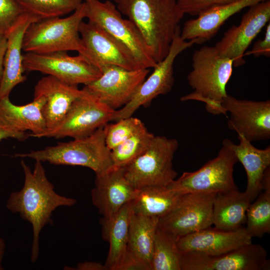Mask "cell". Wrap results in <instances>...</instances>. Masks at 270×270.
<instances>
[{
	"instance_id": "cell-1",
	"label": "cell",
	"mask_w": 270,
	"mask_h": 270,
	"mask_svg": "<svg viewBox=\"0 0 270 270\" xmlns=\"http://www.w3.org/2000/svg\"><path fill=\"white\" fill-rule=\"evenodd\" d=\"M20 165L24 174L23 186L10 194L6 206L32 225L30 260L34 264L40 255V234L45 226L52 224L53 212L59 207L72 206L76 200L56 192L42 162L36 161L32 170L24 160L20 161Z\"/></svg>"
},
{
	"instance_id": "cell-2",
	"label": "cell",
	"mask_w": 270,
	"mask_h": 270,
	"mask_svg": "<svg viewBox=\"0 0 270 270\" xmlns=\"http://www.w3.org/2000/svg\"><path fill=\"white\" fill-rule=\"evenodd\" d=\"M142 36L155 62L168 54L184 14L176 0H113Z\"/></svg>"
},
{
	"instance_id": "cell-3",
	"label": "cell",
	"mask_w": 270,
	"mask_h": 270,
	"mask_svg": "<svg viewBox=\"0 0 270 270\" xmlns=\"http://www.w3.org/2000/svg\"><path fill=\"white\" fill-rule=\"evenodd\" d=\"M233 66L232 60L220 55L214 46H205L195 50L192 70L187 76L193 92L182 96L180 100L202 102L206 104L208 112L228 117L222 102L228 95L226 86Z\"/></svg>"
},
{
	"instance_id": "cell-4",
	"label": "cell",
	"mask_w": 270,
	"mask_h": 270,
	"mask_svg": "<svg viewBox=\"0 0 270 270\" xmlns=\"http://www.w3.org/2000/svg\"><path fill=\"white\" fill-rule=\"evenodd\" d=\"M14 156L54 165L82 166L92 170L96 174L113 166L110 150L105 142L104 127L84 138L27 153L16 154Z\"/></svg>"
},
{
	"instance_id": "cell-5",
	"label": "cell",
	"mask_w": 270,
	"mask_h": 270,
	"mask_svg": "<svg viewBox=\"0 0 270 270\" xmlns=\"http://www.w3.org/2000/svg\"><path fill=\"white\" fill-rule=\"evenodd\" d=\"M86 18V7L82 2L66 18H42L32 22L25 32L22 50L36 54L76 51L82 54L84 48L79 27Z\"/></svg>"
},
{
	"instance_id": "cell-6",
	"label": "cell",
	"mask_w": 270,
	"mask_h": 270,
	"mask_svg": "<svg viewBox=\"0 0 270 270\" xmlns=\"http://www.w3.org/2000/svg\"><path fill=\"white\" fill-rule=\"evenodd\" d=\"M178 146L176 138L154 136L144 152L122 168L125 177L136 190L167 186L178 175L172 160Z\"/></svg>"
},
{
	"instance_id": "cell-7",
	"label": "cell",
	"mask_w": 270,
	"mask_h": 270,
	"mask_svg": "<svg viewBox=\"0 0 270 270\" xmlns=\"http://www.w3.org/2000/svg\"><path fill=\"white\" fill-rule=\"evenodd\" d=\"M232 142L228 138L224 140L216 158L194 172H184L166 187L180 194H218L238 189L233 172L238 160L232 147Z\"/></svg>"
},
{
	"instance_id": "cell-8",
	"label": "cell",
	"mask_w": 270,
	"mask_h": 270,
	"mask_svg": "<svg viewBox=\"0 0 270 270\" xmlns=\"http://www.w3.org/2000/svg\"><path fill=\"white\" fill-rule=\"evenodd\" d=\"M86 18L126 46L144 68H154L157 63L152 57L140 33L128 19L124 18L110 0H82Z\"/></svg>"
},
{
	"instance_id": "cell-9",
	"label": "cell",
	"mask_w": 270,
	"mask_h": 270,
	"mask_svg": "<svg viewBox=\"0 0 270 270\" xmlns=\"http://www.w3.org/2000/svg\"><path fill=\"white\" fill-rule=\"evenodd\" d=\"M180 34L179 27L168 54L157 63L152 74L142 83L130 100L122 108L115 110L112 120L116 122L132 116L141 106H148L155 98L165 95L172 90L174 82V62L180 53L194 44L192 40H184Z\"/></svg>"
},
{
	"instance_id": "cell-10",
	"label": "cell",
	"mask_w": 270,
	"mask_h": 270,
	"mask_svg": "<svg viewBox=\"0 0 270 270\" xmlns=\"http://www.w3.org/2000/svg\"><path fill=\"white\" fill-rule=\"evenodd\" d=\"M24 72L38 71L70 85H86L98 79L101 71L83 56H70L66 52L22 54Z\"/></svg>"
},
{
	"instance_id": "cell-11",
	"label": "cell",
	"mask_w": 270,
	"mask_h": 270,
	"mask_svg": "<svg viewBox=\"0 0 270 270\" xmlns=\"http://www.w3.org/2000/svg\"><path fill=\"white\" fill-rule=\"evenodd\" d=\"M82 94L72 104L61 123L40 137L74 139L88 136L112 121L115 110L84 89Z\"/></svg>"
},
{
	"instance_id": "cell-12",
	"label": "cell",
	"mask_w": 270,
	"mask_h": 270,
	"mask_svg": "<svg viewBox=\"0 0 270 270\" xmlns=\"http://www.w3.org/2000/svg\"><path fill=\"white\" fill-rule=\"evenodd\" d=\"M268 253L260 244L252 242L218 256L181 252L180 270H268Z\"/></svg>"
},
{
	"instance_id": "cell-13",
	"label": "cell",
	"mask_w": 270,
	"mask_h": 270,
	"mask_svg": "<svg viewBox=\"0 0 270 270\" xmlns=\"http://www.w3.org/2000/svg\"><path fill=\"white\" fill-rule=\"evenodd\" d=\"M79 32L84 48L81 55L99 70L106 64L129 70L144 68L126 46L98 25L82 21Z\"/></svg>"
},
{
	"instance_id": "cell-14",
	"label": "cell",
	"mask_w": 270,
	"mask_h": 270,
	"mask_svg": "<svg viewBox=\"0 0 270 270\" xmlns=\"http://www.w3.org/2000/svg\"><path fill=\"white\" fill-rule=\"evenodd\" d=\"M100 70V76L82 89L115 110L130 100L150 72L149 68L129 70L108 64Z\"/></svg>"
},
{
	"instance_id": "cell-15",
	"label": "cell",
	"mask_w": 270,
	"mask_h": 270,
	"mask_svg": "<svg viewBox=\"0 0 270 270\" xmlns=\"http://www.w3.org/2000/svg\"><path fill=\"white\" fill-rule=\"evenodd\" d=\"M216 194H182L176 205L159 218L158 227L179 238L211 226Z\"/></svg>"
},
{
	"instance_id": "cell-16",
	"label": "cell",
	"mask_w": 270,
	"mask_h": 270,
	"mask_svg": "<svg viewBox=\"0 0 270 270\" xmlns=\"http://www.w3.org/2000/svg\"><path fill=\"white\" fill-rule=\"evenodd\" d=\"M270 20V0L254 4L248 7L240 24L226 32L214 47L220 55L232 60L234 66H242L247 48Z\"/></svg>"
},
{
	"instance_id": "cell-17",
	"label": "cell",
	"mask_w": 270,
	"mask_h": 270,
	"mask_svg": "<svg viewBox=\"0 0 270 270\" xmlns=\"http://www.w3.org/2000/svg\"><path fill=\"white\" fill-rule=\"evenodd\" d=\"M222 105L230 114L228 128L250 142L270 138V100H238L228 94Z\"/></svg>"
},
{
	"instance_id": "cell-18",
	"label": "cell",
	"mask_w": 270,
	"mask_h": 270,
	"mask_svg": "<svg viewBox=\"0 0 270 270\" xmlns=\"http://www.w3.org/2000/svg\"><path fill=\"white\" fill-rule=\"evenodd\" d=\"M137 192L138 190L125 177L122 168L112 166L96 174L90 196L93 205L102 216V220H108L132 200Z\"/></svg>"
},
{
	"instance_id": "cell-19",
	"label": "cell",
	"mask_w": 270,
	"mask_h": 270,
	"mask_svg": "<svg viewBox=\"0 0 270 270\" xmlns=\"http://www.w3.org/2000/svg\"><path fill=\"white\" fill-rule=\"evenodd\" d=\"M252 242L245 227L224 230L210 227L180 237L178 246L181 252H195L218 256Z\"/></svg>"
},
{
	"instance_id": "cell-20",
	"label": "cell",
	"mask_w": 270,
	"mask_h": 270,
	"mask_svg": "<svg viewBox=\"0 0 270 270\" xmlns=\"http://www.w3.org/2000/svg\"><path fill=\"white\" fill-rule=\"evenodd\" d=\"M78 86L66 84L48 75L42 78L34 88V98L43 96L42 109L46 131L57 127L63 120L73 102L83 93Z\"/></svg>"
},
{
	"instance_id": "cell-21",
	"label": "cell",
	"mask_w": 270,
	"mask_h": 270,
	"mask_svg": "<svg viewBox=\"0 0 270 270\" xmlns=\"http://www.w3.org/2000/svg\"><path fill=\"white\" fill-rule=\"evenodd\" d=\"M266 0H236L210 8L186 20L180 30V36L194 44H202L214 37L222 25L230 16L246 8Z\"/></svg>"
},
{
	"instance_id": "cell-22",
	"label": "cell",
	"mask_w": 270,
	"mask_h": 270,
	"mask_svg": "<svg viewBox=\"0 0 270 270\" xmlns=\"http://www.w3.org/2000/svg\"><path fill=\"white\" fill-rule=\"evenodd\" d=\"M40 18L24 12L6 36L7 45L4 60V71L0 82V99L9 97L12 89L24 82L26 77L23 74L22 46L24 36L28 26Z\"/></svg>"
},
{
	"instance_id": "cell-23",
	"label": "cell",
	"mask_w": 270,
	"mask_h": 270,
	"mask_svg": "<svg viewBox=\"0 0 270 270\" xmlns=\"http://www.w3.org/2000/svg\"><path fill=\"white\" fill-rule=\"evenodd\" d=\"M44 103L43 96L34 98L22 106L12 104L9 97L0 99V128L18 132L29 130L30 136L40 138L46 130L42 114Z\"/></svg>"
},
{
	"instance_id": "cell-24",
	"label": "cell",
	"mask_w": 270,
	"mask_h": 270,
	"mask_svg": "<svg viewBox=\"0 0 270 270\" xmlns=\"http://www.w3.org/2000/svg\"><path fill=\"white\" fill-rule=\"evenodd\" d=\"M251 202L248 194L238 188L216 194L213 204L212 224L224 230L243 227Z\"/></svg>"
},
{
	"instance_id": "cell-25",
	"label": "cell",
	"mask_w": 270,
	"mask_h": 270,
	"mask_svg": "<svg viewBox=\"0 0 270 270\" xmlns=\"http://www.w3.org/2000/svg\"><path fill=\"white\" fill-rule=\"evenodd\" d=\"M238 144L232 142V147L246 170L247 186L245 192L252 202L262 192L264 174L270 166V146L258 149L243 136H238Z\"/></svg>"
},
{
	"instance_id": "cell-26",
	"label": "cell",
	"mask_w": 270,
	"mask_h": 270,
	"mask_svg": "<svg viewBox=\"0 0 270 270\" xmlns=\"http://www.w3.org/2000/svg\"><path fill=\"white\" fill-rule=\"evenodd\" d=\"M133 212L132 200L110 218L101 220L102 238L109 243L104 264L106 270H115L126 252L129 226Z\"/></svg>"
},
{
	"instance_id": "cell-27",
	"label": "cell",
	"mask_w": 270,
	"mask_h": 270,
	"mask_svg": "<svg viewBox=\"0 0 270 270\" xmlns=\"http://www.w3.org/2000/svg\"><path fill=\"white\" fill-rule=\"evenodd\" d=\"M159 218L133 212L128 230L127 250L147 265L150 262Z\"/></svg>"
},
{
	"instance_id": "cell-28",
	"label": "cell",
	"mask_w": 270,
	"mask_h": 270,
	"mask_svg": "<svg viewBox=\"0 0 270 270\" xmlns=\"http://www.w3.org/2000/svg\"><path fill=\"white\" fill-rule=\"evenodd\" d=\"M166 186H152L138 190L132 200L134 213L158 218L169 212L182 196Z\"/></svg>"
},
{
	"instance_id": "cell-29",
	"label": "cell",
	"mask_w": 270,
	"mask_h": 270,
	"mask_svg": "<svg viewBox=\"0 0 270 270\" xmlns=\"http://www.w3.org/2000/svg\"><path fill=\"white\" fill-rule=\"evenodd\" d=\"M178 238L158 228L150 262L151 270H180Z\"/></svg>"
},
{
	"instance_id": "cell-30",
	"label": "cell",
	"mask_w": 270,
	"mask_h": 270,
	"mask_svg": "<svg viewBox=\"0 0 270 270\" xmlns=\"http://www.w3.org/2000/svg\"><path fill=\"white\" fill-rule=\"evenodd\" d=\"M246 228L252 238L270 232V190H262L249 206Z\"/></svg>"
},
{
	"instance_id": "cell-31",
	"label": "cell",
	"mask_w": 270,
	"mask_h": 270,
	"mask_svg": "<svg viewBox=\"0 0 270 270\" xmlns=\"http://www.w3.org/2000/svg\"><path fill=\"white\" fill-rule=\"evenodd\" d=\"M155 135L145 126L110 150L113 166L122 168L150 146Z\"/></svg>"
},
{
	"instance_id": "cell-32",
	"label": "cell",
	"mask_w": 270,
	"mask_h": 270,
	"mask_svg": "<svg viewBox=\"0 0 270 270\" xmlns=\"http://www.w3.org/2000/svg\"><path fill=\"white\" fill-rule=\"evenodd\" d=\"M25 12L40 18L60 17L73 12L82 0H17Z\"/></svg>"
},
{
	"instance_id": "cell-33",
	"label": "cell",
	"mask_w": 270,
	"mask_h": 270,
	"mask_svg": "<svg viewBox=\"0 0 270 270\" xmlns=\"http://www.w3.org/2000/svg\"><path fill=\"white\" fill-rule=\"evenodd\" d=\"M116 122L104 126L106 144L110 150L145 127L140 119L132 116Z\"/></svg>"
},
{
	"instance_id": "cell-34",
	"label": "cell",
	"mask_w": 270,
	"mask_h": 270,
	"mask_svg": "<svg viewBox=\"0 0 270 270\" xmlns=\"http://www.w3.org/2000/svg\"><path fill=\"white\" fill-rule=\"evenodd\" d=\"M24 12L17 0H0V36L6 37Z\"/></svg>"
},
{
	"instance_id": "cell-35",
	"label": "cell",
	"mask_w": 270,
	"mask_h": 270,
	"mask_svg": "<svg viewBox=\"0 0 270 270\" xmlns=\"http://www.w3.org/2000/svg\"><path fill=\"white\" fill-rule=\"evenodd\" d=\"M184 14L197 16L206 10L236 0H176Z\"/></svg>"
},
{
	"instance_id": "cell-36",
	"label": "cell",
	"mask_w": 270,
	"mask_h": 270,
	"mask_svg": "<svg viewBox=\"0 0 270 270\" xmlns=\"http://www.w3.org/2000/svg\"><path fill=\"white\" fill-rule=\"evenodd\" d=\"M252 54L256 57L264 56H270V23L266 25L264 37L256 41L251 50L244 54L246 55Z\"/></svg>"
},
{
	"instance_id": "cell-37",
	"label": "cell",
	"mask_w": 270,
	"mask_h": 270,
	"mask_svg": "<svg viewBox=\"0 0 270 270\" xmlns=\"http://www.w3.org/2000/svg\"><path fill=\"white\" fill-rule=\"evenodd\" d=\"M115 270H150V268L135 256L126 250Z\"/></svg>"
},
{
	"instance_id": "cell-38",
	"label": "cell",
	"mask_w": 270,
	"mask_h": 270,
	"mask_svg": "<svg viewBox=\"0 0 270 270\" xmlns=\"http://www.w3.org/2000/svg\"><path fill=\"white\" fill-rule=\"evenodd\" d=\"M30 136L26 132H14L0 128V141L8 138H14L18 140H24Z\"/></svg>"
},
{
	"instance_id": "cell-39",
	"label": "cell",
	"mask_w": 270,
	"mask_h": 270,
	"mask_svg": "<svg viewBox=\"0 0 270 270\" xmlns=\"http://www.w3.org/2000/svg\"><path fill=\"white\" fill-rule=\"evenodd\" d=\"M77 270H106L104 264L94 262H84L77 264Z\"/></svg>"
},
{
	"instance_id": "cell-40",
	"label": "cell",
	"mask_w": 270,
	"mask_h": 270,
	"mask_svg": "<svg viewBox=\"0 0 270 270\" xmlns=\"http://www.w3.org/2000/svg\"><path fill=\"white\" fill-rule=\"evenodd\" d=\"M7 45L6 38L0 36V82L2 80L4 71V60Z\"/></svg>"
},
{
	"instance_id": "cell-41",
	"label": "cell",
	"mask_w": 270,
	"mask_h": 270,
	"mask_svg": "<svg viewBox=\"0 0 270 270\" xmlns=\"http://www.w3.org/2000/svg\"><path fill=\"white\" fill-rule=\"evenodd\" d=\"M6 244L4 239L0 237V270H3L2 260L6 251Z\"/></svg>"
}]
</instances>
